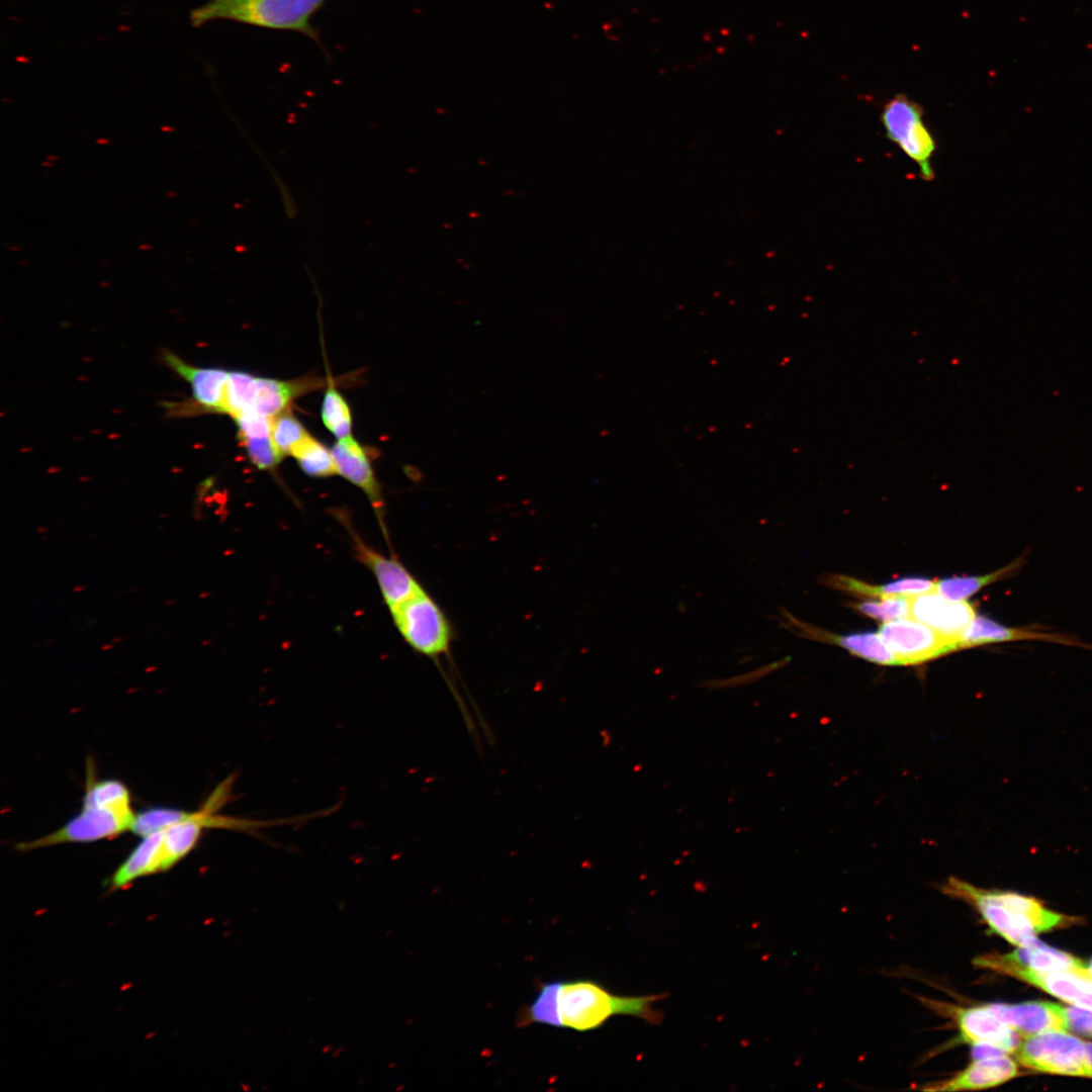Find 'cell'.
Here are the masks:
<instances>
[{"instance_id":"obj_1","label":"cell","mask_w":1092,"mask_h":1092,"mask_svg":"<svg viewBox=\"0 0 1092 1092\" xmlns=\"http://www.w3.org/2000/svg\"><path fill=\"white\" fill-rule=\"evenodd\" d=\"M665 995L623 996L610 992L600 983L589 979L560 981L558 989V1014L560 1027L579 1032L602 1027L616 1015L638 1017L650 1024L662 1020V1013L655 1009Z\"/></svg>"},{"instance_id":"obj_2","label":"cell","mask_w":1092,"mask_h":1092,"mask_svg":"<svg viewBox=\"0 0 1092 1092\" xmlns=\"http://www.w3.org/2000/svg\"><path fill=\"white\" fill-rule=\"evenodd\" d=\"M329 0H208L192 9L190 21L199 27L213 20H231L272 30L302 33L323 48L314 14Z\"/></svg>"},{"instance_id":"obj_3","label":"cell","mask_w":1092,"mask_h":1092,"mask_svg":"<svg viewBox=\"0 0 1092 1092\" xmlns=\"http://www.w3.org/2000/svg\"><path fill=\"white\" fill-rule=\"evenodd\" d=\"M389 611L397 631L415 651L432 658L448 653L451 624L424 588Z\"/></svg>"},{"instance_id":"obj_4","label":"cell","mask_w":1092,"mask_h":1092,"mask_svg":"<svg viewBox=\"0 0 1092 1092\" xmlns=\"http://www.w3.org/2000/svg\"><path fill=\"white\" fill-rule=\"evenodd\" d=\"M921 105L905 94H897L884 105L881 114L887 138L919 167L923 180L934 178L931 165L936 143L923 120Z\"/></svg>"},{"instance_id":"obj_5","label":"cell","mask_w":1092,"mask_h":1092,"mask_svg":"<svg viewBox=\"0 0 1092 1092\" xmlns=\"http://www.w3.org/2000/svg\"><path fill=\"white\" fill-rule=\"evenodd\" d=\"M1014 1053L1021 1065L1033 1070L1090 1077L1086 1042L1066 1031L1026 1036Z\"/></svg>"},{"instance_id":"obj_6","label":"cell","mask_w":1092,"mask_h":1092,"mask_svg":"<svg viewBox=\"0 0 1092 1092\" xmlns=\"http://www.w3.org/2000/svg\"><path fill=\"white\" fill-rule=\"evenodd\" d=\"M878 633L902 665L924 663L961 649L958 639L911 618L884 622Z\"/></svg>"},{"instance_id":"obj_7","label":"cell","mask_w":1092,"mask_h":1092,"mask_svg":"<svg viewBox=\"0 0 1092 1092\" xmlns=\"http://www.w3.org/2000/svg\"><path fill=\"white\" fill-rule=\"evenodd\" d=\"M134 814L131 809L109 807H83L58 830L32 841L17 845L20 850H31L68 842H92L113 837L130 829Z\"/></svg>"},{"instance_id":"obj_8","label":"cell","mask_w":1092,"mask_h":1092,"mask_svg":"<svg viewBox=\"0 0 1092 1092\" xmlns=\"http://www.w3.org/2000/svg\"><path fill=\"white\" fill-rule=\"evenodd\" d=\"M339 519L351 537L357 559L374 575L388 609L399 605L423 588L397 558L386 556L372 548L363 541L347 518L340 516Z\"/></svg>"},{"instance_id":"obj_9","label":"cell","mask_w":1092,"mask_h":1092,"mask_svg":"<svg viewBox=\"0 0 1092 1092\" xmlns=\"http://www.w3.org/2000/svg\"><path fill=\"white\" fill-rule=\"evenodd\" d=\"M975 607L936 590L910 597V617L945 636L960 639L976 617Z\"/></svg>"},{"instance_id":"obj_10","label":"cell","mask_w":1092,"mask_h":1092,"mask_svg":"<svg viewBox=\"0 0 1092 1092\" xmlns=\"http://www.w3.org/2000/svg\"><path fill=\"white\" fill-rule=\"evenodd\" d=\"M943 1009L954 1019L962 1041L976 1044L988 1043L1006 1053L1015 1052L1019 1046L1020 1033L994 1015L987 1007H961L943 1005Z\"/></svg>"},{"instance_id":"obj_11","label":"cell","mask_w":1092,"mask_h":1092,"mask_svg":"<svg viewBox=\"0 0 1092 1092\" xmlns=\"http://www.w3.org/2000/svg\"><path fill=\"white\" fill-rule=\"evenodd\" d=\"M974 965L1004 973L1011 968H1023L1036 972H1086L1089 968L1071 954L1049 947L1041 942L1020 946L1014 951L999 956L986 954L974 960Z\"/></svg>"},{"instance_id":"obj_12","label":"cell","mask_w":1092,"mask_h":1092,"mask_svg":"<svg viewBox=\"0 0 1092 1092\" xmlns=\"http://www.w3.org/2000/svg\"><path fill=\"white\" fill-rule=\"evenodd\" d=\"M331 451L338 474L366 494L385 534L384 506L380 485L363 447L350 435L339 439Z\"/></svg>"},{"instance_id":"obj_13","label":"cell","mask_w":1092,"mask_h":1092,"mask_svg":"<svg viewBox=\"0 0 1092 1092\" xmlns=\"http://www.w3.org/2000/svg\"><path fill=\"white\" fill-rule=\"evenodd\" d=\"M163 356L166 364L188 381L195 401L204 411L228 414L230 372L220 368L189 365L170 352H165Z\"/></svg>"},{"instance_id":"obj_14","label":"cell","mask_w":1092,"mask_h":1092,"mask_svg":"<svg viewBox=\"0 0 1092 1092\" xmlns=\"http://www.w3.org/2000/svg\"><path fill=\"white\" fill-rule=\"evenodd\" d=\"M1001 1021L1024 1037L1052 1030H1067L1065 1007L1050 1002H1025L1016 1005L988 1004Z\"/></svg>"},{"instance_id":"obj_15","label":"cell","mask_w":1092,"mask_h":1092,"mask_svg":"<svg viewBox=\"0 0 1092 1092\" xmlns=\"http://www.w3.org/2000/svg\"><path fill=\"white\" fill-rule=\"evenodd\" d=\"M1016 641H1043L1076 647L1087 646L1065 634L1041 632L1028 628L1008 627L983 615H976L971 625L959 639L961 649L991 643Z\"/></svg>"},{"instance_id":"obj_16","label":"cell","mask_w":1092,"mask_h":1092,"mask_svg":"<svg viewBox=\"0 0 1092 1092\" xmlns=\"http://www.w3.org/2000/svg\"><path fill=\"white\" fill-rule=\"evenodd\" d=\"M789 615L786 611L783 615L787 618V624L800 631V635L803 637L837 645L851 654L871 662L883 665H902L899 658L884 643L879 633L836 634L802 623Z\"/></svg>"},{"instance_id":"obj_17","label":"cell","mask_w":1092,"mask_h":1092,"mask_svg":"<svg viewBox=\"0 0 1092 1092\" xmlns=\"http://www.w3.org/2000/svg\"><path fill=\"white\" fill-rule=\"evenodd\" d=\"M1005 974L1017 977L1078 1007L1092 1010V975L1086 972H1036L1011 968Z\"/></svg>"},{"instance_id":"obj_18","label":"cell","mask_w":1092,"mask_h":1092,"mask_svg":"<svg viewBox=\"0 0 1092 1092\" xmlns=\"http://www.w3.org/2000/svg\"><path fill=\"white\" fill-rule=\"evenodd\" d=\"M1018 1073L1016 1063L1004 1055L974 1060L964 1071L943 1082L923 1087L927 1091L985 1089L1003 1084Z\"/></svg>"},{"instance_id":"obj_19","label":"cell","mask_w":1092,"mask_h":1092,"mask_svg":"<svg viewBox=\"0 0 1092 1092\" xmlns=\"http://www.w3.org/2000/svg\"><path fill=\"white\" fill-rule=\"evenodd\" d=\"M822 582L832 588L854 596L884 599L912 597L935 590V581L924 577H903L887 583L872 584L845 574H827Z\"/></svg>"},{"instance_id":"obj_20","label":"cell","mask_w":1092,"mask_h":1092,"mask_svg":"<svg viewBox=\"0 0 1092 1092\" xmlns=\"http://www.w3.org/2000/svg\"><path fill=\"white\" fill-rule=\"evenodd\" d=\"M318 382L316 379L286 381L254 376L251 411L272 418L285 411L295 397L318 386Z\"/></svg>"},{"instance_id":"obj_21","label":"cell","mask_w":1092,"mask_h":1092,"mask_svg":"<svg viewBox=\"0 0 1092 1092\" xmlns=\"http://www.w3.org/2000/svg\"><path fill=\"white\" fill-rule=\"evenodd\" d=\"M163 831L143 837L111 879V888H124L134 880L161 872Z\"/></svg>"},{"instance_id":"obj_22","label":"cell","mask_w":1092,"mask_h":1092,"mask_svg":"<svg viewBox=\"0 0 1092 1092\" xmlns=\"http://www.w3.org/2000/svg\"><path fill=\"white\" fill-rule=\"evenodd\" d=\"M1025 563L1023 556L995 571L983 575L952 576L935 581V590L945 598L965 601L983 587L1017 574Z\"/></svg>"},{"instance_id":"obj_23","label":"cell","mask_w":1092,"mask_h":1092,"mask_svg":"<svg viewBox=\"0 0 1092 1092\" xmlns=\"http://www.w3.org/2000/svg\"><path fill=\"white\" fill-rule=\"evenodd\" d=\"M560 981L543 983L531 1004L525 1006L518 1016V1026L544 1024L560 1027L558 1014V989Z\"/></svg>"},{"instance_id":"obj_24","label":"cell","mask_w":1092,"mask_h":1092,"mask_svg":"<svg viewBox=\"0 0 1092 1092\" xmlns=\"http://www.w3.org/2000/svg\"><path fill=\"white\" fill-rule=\"evenodd\" d=\"M301 470L310 477H329L338 474L332 454L326 446L308 435L291 451Z\"/></svg>"},{"instance_id":"obj_25","label":"cell","mask_w":1092,"mask_h":1092,"mask_svg":"<svg viewBox=\"0 0 1092 1092\" xmlns=\"http://www.w3.org/2000/svg\"><path fill=\"white\" fill-rule=\"evenodd\" d=\"M322 420L326 428L339 439L351 435L352 418L348 403L331 380L322 405Z\"/></svg>"},{"instance_id":"obj_26","label":"cell","mask_w":1092,"mask_h":1092,"mask_svg":"<svg viewBox=\"0 0 1092 1092\" xmlns=\"http://www.w3.org/2000/svg\"><path fill=\"white\" fill-rule=\"evenodd\" d=\"M83 807H109L131 809L127 787L117 780L90 783L83 797Z\"/></svg>"},{"instance_id":"obj_27","label":"cell","mask_w":1092,"mask_h":1092,"mask_svg":"<svg viewBox=\"0 0 1092 1092\" xmlns=\"http://www.w3.org/2000/svg\"><path fill=\"white\" fill-rule=\"evenodd\" d=\"M189 812L167 807H153L134 814L130 831L142 837L160 832L169 826L178 823L188 816Z\"/></svg>"},{"instance_id":"obj_28","label":"cell","mask_w":1092,"mask_h":1092,"mask_svg":"<svg viewBox=\"0 0 1092 1092\" xmlns=\"http://www.w3.org/2000/svg\"><path fill=\"white\" fill-rule=\"evenodd\" d=\"M271 435L277 449L285 456L309 434L287 410L272 417Z\"/></svg>"},{"instance_id":"obj_29","label":"cell","mask_w":1092,"mask_h":1092,"mask_svg":"<svg viewBox=\"0 0 1092 1092\" xmlns=\"http://www.w3.org/2000/svg\"><path fill=\"white\" fill-rule=\"evenodd\" d=\"M851 607L860 614L884 622L910 617V597H889L880 601H864Z\"/></svg>"},{"instance_id":"obj_30","label":"cell","mask_w":1092,"mask_h":1092,"mask_svg":"<svg viewBox=\"0 0 1092 1092\" xmlns=\"http://www.w3.org/2000/svg\"><path fill=\"white\" fill-rule=\"evenodd\" d=\"M252 463L259 469H272L284 457L275 446L272 436L242 440Z\"/></svg>"},{"instance_id":"obj_31","label":"cell","mask_w":1092,"mask_h":1092,"mask_svg":"<svg viewBox=\"0 0 1092 1092\" xmlns=\"http://www.w3.org/2000/svg\"><path fill=\"white\" fill-rule=\"evenodd\" d=\"M1067 1030L1092 1037V1010L1086 1008L1065 1007Z\"/></svg>"},{"instance_id":"obj_32","label":"cell","mask_w":1092,"mask_h":1092,"mask_svg":"<svg viewBox=\"0 0 1092 1092\" xmlns=\"http://www.w3.org/2000/svg\"><path fill=\"white\" fill-rule=\"evenodd\" d=\"M1005 1053V1051L988 1043H976L973 1044L972 1049V1057L974 1060L1004 1055Z\"/></svg>"},{"instance_id":"obj_33","label":"cell","mask_w":1092,"mask_h":1092,"mask_svg":"<svg viewBox=\"0 0 1092 1092\" xmlns=\"http://www.w3.org/2000/svg\"><path fill=\"white\" fill-rule=\"evenodd\" d=\"M1089 1076L1092 1077V1042H1086Z\"/></svg>"},{"instance_id":"obj_34","label":"cell","mask_w":1092,"mask_h":1092,"mask_svg":"<svg viewBox=\"0 0 1092 1092\" xmlns=\"http://www.w3.org/2000/svg\"><path fill=\"white\" fill-rule=\"evenodd\" d=\"M1089 971H1090V973H1091V975H1092V962H1091V965H1090Z\"/></svg>"}]
</instances>
